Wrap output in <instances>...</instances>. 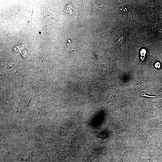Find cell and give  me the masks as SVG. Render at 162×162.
<instances>
[{"label": "cell", "mask_w": 162, "mask_h": 162, "mask_svg": "<svg viewBox=\"0 0 162 162\" xmlns=\"http://www.w3.org/2000/svg\"><path fill=\"white\" fill-rule=\"evenodd\" d=\"M155 67L156 68L159 69L160 67V64L159 62H157L155 64Z\"/></svg>", "instance_id": "cell-2"}, {"label": "cell", "mask_w": 162, "mask_h": 162, "mask_svg": "<svg viewBox=\"0 0 162 162\" xmlns=\"http://www.w3.org/2000/svg\"><path fill=\"white\" fill-rule=\"evenodd\" d=\"M122 14L124 16L127 17L130 11V9L128 6L122 7L121 9Z\"/></svg>", "instance_id": "cell-1"}]
</instances>
